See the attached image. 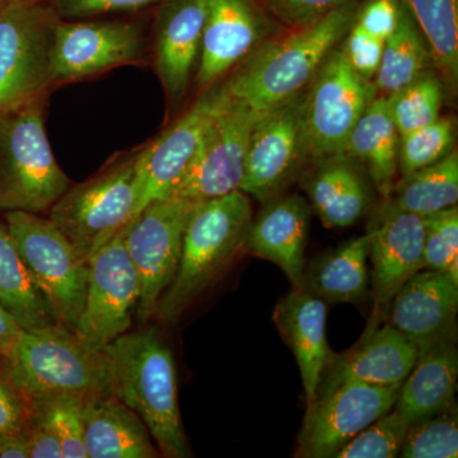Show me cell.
Returning a JSON list of instances; mask_svg holds the SVG:
<instances>
[{"label": "cell", "mask_w": 458, "mask_h": 458, "mask_svg": "<svg viewBox=\"0 0 458 458\" xmlns=\"http://www.w3.org/2000/svg\"><path fill=\"white\" fill-rule=\"evenodd\" d=\"M360 2L310 25L276 35L238 65L225 89L232 98L267 113L309 89L328 54L343 40Z\"/></svg>", "instance_id": "cell-1"}, {"label": "cell", "mask_w": 458, "mask_h": 458, "mask_svg": "<svg viewBox=\"0 0 458 458\" xmlns=\"http://www.w3.org/2000/svg\"><path fill=\"white\" fill-rule=\"evenodd\" d=\"M105 351L113 364L114 396L140 415L161 456L191 457L181 420L174 355L156 327L125 333Z\"/></svg>", "instance_id": "cell-2"}, {"label": "cell", "mask_w": 458, "mask_h": 458, "mask_svg": "<svg viewBox=\"0 0 458 458\" xmlns=\"http://www.w3.org/2000/svg\"><path fill=\"white\" fill-rule=\"evenodd\" d=\"M251 221V203L241 190L194 208L183 231L179 267L159 298L157 318L165 324L180 318L245 250Z\"/></svg>", "instance_id": "cell-3"}, {"label": "cell", "mask_w": 458, "mask_h": 458, "mask_svg": "<svg viewBox=\"0 0 458 458\" xmlns=\"http://www.w3.org/2000/svg\"><path fill=\"white\" fill-rule=\"evenodd\" d=\"M3 366L27 399L73 394L83 401L114 396L113 364L73 331L51 324L21 334Z\"/></svg>", "instance_id": "cell-4"}, {"label": "cell", "mask_w": 458, "mask_h": 458, "mask_svg": "<svg viewBox=\"0 0 458 458\" xmlns=\"http://www.w3.org/2000/svg\"><path fill=\"white\" fill-rule=\"evenodd\" d=\"M69 186L47 140L41 98L0 117V212H45Z\"/></svg>", "instance_id": "cell-5"}, {"label": "cell", "mask_w": 458, "mask_h": 458, "mask_svg": "<svg viewBox=\"0 0 458 458\" xmlns=\"http://www.w3.org/2000/svg\"><path fill=\"white\" fill-rule=\"evenodd\" d=\"M53 3L7 0L0 8V117L41 98L51 83L57 23Z\"/></svg>", "instance_id": "cell-6"}, {"label": "cell", "mask_w": 458, "mask_h": 458, "mask_svg": "<svg viewBox=\"0 0 458 458\" xmlns=\"http://www.w3.org/2000/svg\"><path fill=\"white\" fill-rule=\"evenodd\" d=\"M138 157L140 150L92 179L69 186L49 209L50 221L86 264L131 223L137 195Z\"/></svg>", "instance_id": "cell-7"}, {"label": "cell", "mask_w": 458, "mask_h": 458, "mask_svg": "<svg viewBox=\"0 0 458 458\" xmlns=\"http://www.w3.org/2000/svg\"><path fill=\"white\" fill-rule=\"evenodd\" d=\"M5 223L54 322L73 331L86 300L89 265L50 219L8 212Z\"/></svg>", "instance_id": "cell-8"}, {"label": "cell", "mask_w": 458, "mask_h": 458, "mask_svg": "<svg viewBox=\"0 0 458 458\" xmlns=\"http://www.w3.org/2000/svg\"><path fill=\"white\" fill-rule=\"evenodd\" d=\"M307 90L262 114L252 129L240 190L262 204L282 195L310 159Z\"/></svg>", "instance_id": "cell-9"}, {"label": "cell", "mask_w": 458, "mask_h": 458, "mask_svg": "<svg viewBox=\"0 0 458 458\" xmlns=\"http://www.w3.org/2000/svg\"><path fill=\"white\" fill-rule=\"evenodd\" d=\"M125 228L87 262L86 300L73 333L99 351L128 333L140 302V276L123 240Z\"/></svg>", "instance_id": "cell-10"}, {"label": "cell", "mask_w": 458, "mask_h": 458, "mask_svg": "<svg viewBox=\"0 0 458 458\" xmlns=\"http://www.w3.org/2000/svg\"><path fill=\"white\" fill-rule=\"evenodd\" d=\"M376 89L355 73L343 49H334L307 90L310 159L343 156L355 123L376 98Z\"/></svg>", "instance_id": "cell-11"}, {"label": "cell", "mask_w": 458, "mask_h": 458, "mask_svg": "<svg viewBox=\"0 0 458 458\" xmlns=\"http://www.w3.org/2000/svg\"><path fill=\"white\" fill-rule=\"evenodd\" d=\"M199 203L168 197L148 205L125 228V245L140 276L137 316L148 321L179 267L183 231Z\"/></svg>", "instance_id": "cell-12"}, {"label": "cell", "mask_w": 458, "mask_h": 458, "mask_svg": "<svg viewBox=\"0 0 458 458\" xmlns=\"http://www.w3.org/2000/svg\"><path fill=\"white\" fill-rule=\"evenodd\" d=\"M228 101L225 84H213L170 129L140 150L137 195L131 222L148 205L171 197L191 164L205 132Z\"/></svg>", "instance_id": "cell-13"}, {"label": "cell", "mask_w": 458, "mask_h": 458, "mask_svg": "<svg viewBox=\"0 0 458 458\" xmlns=\"http://www.w3.org/2000/svg\"><path fill=\"white\" fill-rule=\"evenodd\" d=\"M262 114L229 96L171 197L201 203L240 190L250 137Z\"/></svg>", "instance_id": "cell-14"}, {"label": "cell", "mask_w": 458, "mask_h": 458, "mask_svg": "<svg viewBox=\"0 0 458 458\" xmlns=\"http://www.w3.org/2000/svg\"><path fill=\"white\" fill-rule=\"evenodd\" d=\"M401 385L345 384L307 406L294 457L334 458L351 439L394 409Z\"/></svg>", "instance_id": "cell-15"}, {"label": "cell", "mask_w": 458, "mask_h": 458, "mask_svg": "<svg viewBox=\"0 0 458 458\" xmlns=\"http://www.w3.org/2000/svg\"><path fill=\"white\" fill-rule=\"evenodd\" d=\"M276 23L258 0H207L195 78L198 89H209L265 41L278 35Z\"/></svg>", "instance_id": "cell-16"}, {"label": "cell", "mask_w": 458, "mask_h": 458, "mask_svg": "<svg viewBox=\"0 0 458 458\" xmlns=\"http://www.w3.org/2000/svg\"><path fill=\"white\" fill-rule=\"evenodd\" d=\"M143 53L140 27L123 21H60L51 54V83L71 82L114 66L137 62Z\"/></svg>", "instance_id": "cell-17"}, {"label": "cell", "mask_w": 458, "mask_h": 458, "mask_svg": "<svg viewBox=\"0 0 458 458\" xmlns=\"http://www.w3.org/2000/svg\"><path fill=\"white\" fill-rule=\"evenodd\" d=\"M424 233L421 216L403 212L391 203L379 213L369 231L373 312L364 334L381 327L394 294L406 280L424 269Z\"/></svg>", "instance_id": "cell-18"}, {"label": "cell", "mask_w": 458, "mask_h": 458, "mask_svg": "<svg viewBox=\"0 0 458 458\" xmlns=\"http://www.w3.org/2000/svg\"><path fill=\"white\" fill-rule=\"evenodd\" d=\"M418 352V346L390 325L377 327L363 334L352 351L344 354L331 352L316 399L345 384H403L417 361Z\"/></svg>", "instance_id": "cell-19"}, {"label": "cell", "mask_w": 458, "mask_h": 458, "mask_svg": "<svg viewBox=\"0 0 458 458\" xmlns=\"http://www.w3.org/2000/svg\"><path fill=\"white\" fill-rule=\"evenodd\" d=\"M458 284L442 271L421 269L391 301L385 324L420 349L457 331Z\"/></svg>", "instance_id": "cell-20"}, {"label": "cell", "mask_w": 458, "mask_h": 458, "mask_svg": "<svg viewBox=\"0 0 458 458\" xmlns=\"http://www.w3.org/2000/svg\"><path fill=\"white\" fill-rule=\"evenodd\" d=\"M252 219L245 250L278 265L294 289L302 288L310 205L298 195L271 199Z\"/></svg>", "instance_id": "cell-21"}, {"label": "cell", "mask_w": 458, "mask_h": 458, "mask_svg": "<svg viewBox=\"0 0 458 458\" xmlns=\"http://www.w3.org/2000/svg\"><path fill=\"white\" fill-rule=\"evenodd\" d=\"M156 17V68L165 89L179 98L200 56L207 0H165Z\"/></svg>", "instance_id": "cell-22"}, {"label": "cell", "mask_w": 458, "mask_h": 458, "mask_svg": "<svg viewBox=\"0 0 458 458\" xmlns=\"http://www.w3.org/2000/svg\"><path fill=\"white\" fill-rule=\"evenodd\" d=\"M418 351L394 406L409 426L451 408L457 393V331Z\"/></svg>", "instance_id": "cell-23"}, {"label": "cell", "mask_w": 458, "mask_h": 458, "mask_svg": "<svg viewBox=\"0 0 458 458\" xmlns=\"http://www.w3.org/2000/svg\"><path fill=\"white\" fill-rule=\"evenodd\" d=\"M327 302L303 289L283 297L274 310L279 334L294 352L307 406L316 399L331 351L327 340Z\"/></svg>", "instance_id": "cell-24"}, {"label": "cell", "mask_w": 458, "mask_h": 458, "mask_svg": "<svg viewBox=\"0 0 458 458\" xmlns=\"http://www.w3.org/2000/svg\"><path fill=\"white\" fill-rule=\"evenodd\" d=\"M87 458L161 456L140 415L116 396L83 401Z\"/></svg>", "instance_id": "cell-25"}, {"label": "cell", "mask_w": 458, "mask_h": 458, "mask_svg": "<svg viewBox=\"0 0 458 458\" xmlns=\"http://www.w3.org/2000/svg\"><path fill=\"white\" fill-rule=\"evenodd\" d=\"M304 182L313 209L327 228L355 225L366 214L369 191L360 168L345 156L330 157Z\"/></svg>", "instance_id": "cell-26"}, {"label": "cell", "mask_w": 458, "mask_h": 458, "mask_svg": "<svg viewBox=\"0 0 458 458\" xmlns=\"http://www.w3.org/2000/svg\"><path fill=\"white\" fill-rule=\"evenodd\" d=\"M400 134L388 98L376 96L355 123L344 156L360 162L379 194L390 198L399 171Z\"/></svg>", "instance_id": "cell-27"}, {"label": "cell", "mask_w": 458, "mask_h": 458, "mask_svg": "<svg viewBox=\"0 0 458 458\" xmlns=\"http://www.w3.org/2000/svg\"><path fill=\"white\" fill-rule=\"evenodd\" d=\"M369 232L319 256L304 269L302 288L324 302L357 303L369 291Z\"/></svg>", "instance_id": "cell-28"}, {"label": "cell", "mask_w": 458, "mask_h": 458, "mask_svg": "<svg viewBox=\"0 0 458 458\" xmlns=\"http://www.w3.org/2000/svg\"><path fill=\"white\" fill-rule=\"evenodd\" d=\"M0 304L25 331L55 324L49 307L18 254L7 223L0 221Z\"/></svg>", "instance_id": "cell-29"}, {"label": "cell", "mask_w": 458, "mask_h": 458, "mask_svg": "<svg viewBox=\"0 0 458 458\" xmlns=\"http://www.w3.org/2000/svg\"><path fill=\"white\" fill-rule=\"evenodd\" d=\"M393 192L394 208L421 218L454 207L458 200L457 150L437 164L401 177Z\"/></svg>", "instance_id": "cell-30"}, {"label": "cell", "mask_w": 458, "mask_h": 458, "mask_svg": "<svg viewBox=\"0 0 458 458\" xmlns=\"http://www.w3.org/2000/svg\"><path fill=\"white\" fill-rule=\"evenodd\" d=\"M428 57L430 56L426 40L409 8L401 2L399 23L385 41L381 64L375 78L376 92L382 98L399 92L424 72Z\"/></svg>", "instance_id": "cell-31"}, {"label": "cell", "mask_w": 458, "mask_h": 458, "mask_svg": "<svg viewBox=\"0 0 458 458\" xmlns=\"http://www.w3.org/2000/svg\"><path fill=\"white\" fill-rule=\"evenodd\" d=\"M423 35L430 59L451 86L458 75V0H401Z\"/></svg>", "instance_id": "cell-32"}, {"label": "cell", "mask_w": 458, "mask_h": 458, "mask_svg": "<svg viewBox=\"0 0 458 458\" xmlns=\"http://www.w3.org/2000/svg\"><path fill=\"white\" fill-rule=\"evenodd\" d=\"M30 417L55 434L62 458H87L83 441V400L73 394H47L30 400Z\"/></svg>", "instance_id": "cell-33"}, {"label": "cell", "mask_w": 458, "mask_h": 458, "mask_svg": "<svg viewBox=\"0 0 458 458\" xmlns=\"http://www.w3.org/2000/svg\"><path fill=\"white\" fill-rule=\"evenodd\" d=\"M388 98L391 116L401 135L436 122L441 114L443 89L436 74H420Z\"/></svg>", "instance_id": "cell-34"}, {"label": "cell", "mask_w": 458, "mask_h": 458, "mask_svg": "<svg viewBox=\"0 0 458 458\" xmlns=\"http://www.w3.org/2000/svg\"><path fill=\"white\" fill-rule=\"evenodd\" d=\"M458 417L456 403L417 423L410 424L400 456L403 458H456Z\"/></svg>", "instance_id": "cell-35"}, {"label": "cell", "mask_w": 458, "mask_h": 458, "mask_svg": "<svg viewBox=\"0 0 458 458\" xmlns=\"http://www.w3.org/2000/svg\"><path fill=\"white\" fill-rule=\"evenodd\" d=\"M454 123L439 116L436 122L418 131L401 135L399 172L401 177L437 164L454 150Z\"/></svg>", "instance_id": "cell-36"}, {"label": "cell", "mask_w": 458, "mask_h": 458, "mask_svg": "<svg viewBox=\"0 0 458 458\" xmlns=\"http://www.w3.org/2000/svg\"><path fill=\"white\" fill-rule=\"evenodd\" d=\"M424 219V269L442 271L458 284V208H447Z\"/></svg>", "instance_id": "cell-37"}, {"label": "cell", "mask_w": 458, "mask_h": 458, "mask_svg": "<svg viewBox=\"0 0 458 458\" xmlns=\"http://www.w3.org/2000/svg\"><path fill=\"white\" fill-rule=\"evenodd\" d=\"M408 429V421L396 410H390L346 443L334 458L399 457Z\"/></svg>", "instance_id": "cell-38"}, {"label": "cell", "mask_w": 458, "mask_h": 458, "mask_svg": "<svg viewBox=\"0 0 458 458\" xmlns=\"http://www.w3.org/2000/svg\"><path fill=\"white\" fill-rule=\"evenodd\" d=\"M280 26L298 29L361 0H258Z\"/></svg>", "instance_id": "cell-39"}, {"label": "cell", "mask_w": 458, "mask_h": 458, "mask_svg": "<svg viewBox=\"0 0 458 458\" xmlns=\"http://www.w3.org/2000/svg\"><path fill=\"white\" fill-rule=\"evenodd\" d=\"M385 42L373 38L363 31L357 23L352 22L351 29L344 36V55L355 73L364 81L375 80L379 64H381L382 51Z\"/></svg>", "instance_id": "cell-40"}, {"label": "cell", "mask_w": 458, "mask_h": 458, "mask_svg": "<svg viewBox=\"0 0 458 458\" xmlns=\"http://www.w3.org/2000/svg\"><path fill=\"white\" fill-rule=\"evenodd\" d=\"M165 0H54L53 5L62 20H77L107 13H128L155 7Z\"/></svg>", "instance_id": "cell-41"}, {"label": "cell", "mask_w": 458, "mask_h": 458, "mask_svg": "<svg viewBox=\"0 0 458 458\" xmlns=\"http://www.w3.org/2000/svg\"><path fill=\"white\" fill-rule=\"evenodd\" d=\"M31 405L12 381L0 360V434H21L29 424Z\"/></svg>", "instance_id": "cell-42"}, {"label": "cell", "mask_w": 458, "mask_h": 458, "mask_svg": "<svg viewBox=\"0 0 458 458\" xmlns=\"http://www.w3.org/2000/svg\"><path fill=\"white\" fill-rule=\"evenodd\" d=\"M400 9V0H366L360 2L354 22L363 31L385 42L396 30Z\"/></svg>", "instance_id": "cell-43"}, {"label": "cell", "mask_w": 458, "mask_h": 458, "mask_svg": "<svg viewBox=\"0 0 458 458\" xmlns=\"http://www.w3.org/2000/svg\"><path fill=\"white\" fill-rule=\"evenodd\" d=\"M27 445L29 458H62V448L55 434L44 424L30 417L22 433Z\"/></svg>", "instance_id": "cell-44"}, {"label": "cell", "mask_w": 458, "mask_h": 458, "mask_svg": "<svg viewBox=\"0 0 458 458\" xmlns=\"http://www.w3.org/2000/svg\"><path fill=\"white\" fill-rule=\"evenodd\" d=\"M22 333L23 328L16 318L0 304V360H4L12 352Z\"/></svg>", "instance_id": "cell-45"}, {"label": "cell", "mask_w": 458, "mask_h": 458, "mask_svg": "<svg viewBox=\"0 0 458 458\" xmlns=\"http://www.w3.org/2000/svg\"><path fill=\"white\" fill-rule=\"evenodd\" d=\"M0 458H29L22 434H0Z\"/></svg>", "instance_id": "cell-46"}, {"label": "cell", "mask_w": 458, "mask_h": 458, "mask_svg": "<svg viewBox=\"0 0 458 458\" xmlns=\"http://www.w3.org/2000/svg\"><path fill=\"white\" fill-rule=\"evenodd\" d=\"M5 2H7V0H0V8H2L3 5L5 4Z\"/></svg>", "instance_id": "cell-47"}]
</instances>
